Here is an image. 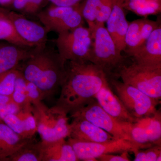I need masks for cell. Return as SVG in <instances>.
I'll return each mask as SVG.
<instances>
[{
    "label": "cell",
    "mask_w": 161,
    "mask_h": 161,
    "mask_svg": "<svg viewBox=\"0 0 161 161\" xmlns=\"http://www.w3.org/2000/svg\"><path fill=\"white\" fill-rule=\"evenodd\" d=\"M66 73L56 105L69 114L95 98L108 82L106 75L89 61H68Z\"/></svg>",
    "instance_id": "6da1fadb"
},
{
    "label": "cell",
    "mask_w": 161,
    "mask_h": 161,
    "mask_svg": "<svg viewBox=\"0 0 161 161\" xmlns=\"http://www.w3.org/2000/svg\"><path fill=\"white\" fill-rule=\"evenodd\" d=\"M47 44L35 47L30 56L17 68L27 81L38 87L43 99L51 98L56 94L66 73V62L58 51Z\"/></svg>",
    "instance_id": "7a4b0ae2"
},
{
    "label": "cell",
    "mask_w": 161,
    "mask_h": 161,
    "mask_svg": "<svg viewBox=\"0 0 161 161\" xmlns=\"http://www.w3.org/2000/svg\"><path fill=\"white\" fill-rule=\"evenodd\" d=\"M89 30L93 42L88 61L102 70L108 79L112 78L117 70L125 63V58L115 45L104 23H95Z\"/></svg>",
    "instance_id": "3957f363"
},
{
    "label": "cell",
    "mask_w": 161,
    "mask_h": 161,
    "mask_svg": "<svg viewBox=\"0 0 161 161\" xmlns=\"http://www.w3.org/2000/svg\"><path fill=\"white\" fill-rule=\"evenodd\" d=\"M37 132L43 142L68 138L70 132L68 113L55 105L49 108L43 103L32 107Z\"/></svg>",
    "instance_id": "277c9868"
},
{
    "label": "cell",
    "mask_w": 161,
    "mask_h": 161,
    "mask_svg": "<svg viewBox=\"0 0 161 161\" xmlns=\"http://www.w3.org/2000/svg\"><path fill=\"white\" fill-rule=\"evenodd\" d=\"M112 78H120L124 83L136 88L151 98L161 100V67L146 66L134 62L129 65L125 63Z\"/></svg>",
    "instance_id": "5b68a950"
},
{
    "label": "cell",
    "mask_w": 161,
    "mask_h": 161,
    "mask_svg": "<svg viewBox=\"0 0 161 161\" xmlns=\"http://www.w3.org/2000/svg\"><path fill=\"white\" fill-rule=\"evenodd\" d=\"M69 114L71 118L80 117L86 119L116 138L132 142L130 131L133 123L119 120L109 115L100 106L95 98Z\"/></svg>",
    "instance_id": "8992f818"
},
{
    "label": "cell",
    "mask_w": 161,
    "mask_h": 161,
    "mask_svg": "<svg viewBox=\"0 0 161 161\" xmlns=\"http://www.w3.org/2000/svg\"><path fill=\"white\" fill-rule=\"evenodd\" d=\"M57 51L64 61H88L92 48V33L82 26L58 34L55 41Z\"/></svg>",
    "instance_id": "52a82bcc"
},
{
    "label": "cell",
    "mask_w": 161,
    "mask_h": 161,
    "mask_svg": "<svg viewBox=\"0 0 161 161\" xmlns=\"http://www.w3.org/2000/svg\"><path fill=\"white\" fill-rule=\"evenodd\" d=\"M119 98L130 114L136 119L151 116L157 112L160 101L151 98L136 88L117 78H108Z\"/></svg>",
    "instance_id": "ba28073f"
},
{
    "label": "cell",
    "mask_w": 161,
    "mask_h": 161,
    "mask_svg": "<svg viewBox=\"0 0 161 161\" xmlns=\"http://www.w3.org/2000/svg\"><path fill=\"white\" fill-rule=\"evenodd\" d=\"M36 17L47 32H54L58 34L82 26L84 21L79 4L69 6L52 4L40 12Z\"/></svg>",
    "instance_id": "9c48e42d"
},
{
    "label": "cell",
    "mask_w": 161,
    "mask_h": 161,
    "mask_svg": "<svg viewBox=\"0 0 161 161\" xmlns=\"http://www.w3.org/2000/svg\"><path fill=\"white\" fill-rule=\"evenodd\" d=\"M78 160L98 161V157L106 154L122 153L125 151L134 152L138 149L147 148L145 146L123 139L102 143L85 142L68 137Z\"/></svg>",
    "instance_id": "30bf717a"
},
{
    "label": "cell",
    "mask_w": 161,
    "mask_h": 161,
    "mask_svg": "<svg viewBox=\"0 0 161 161\" xmlns=\"http://www.w3.org/2000/svg\"><path fill=\"white\" fill-rule=\"evenodd\" d=\"M4 11L22 39L34 47L46 45L47 34L45 27L40 23L27 19L26 16L4 8Z\"/></svg>",
    "instance_id": "8fae6325"
},
{
    "label": "cell",
    "mask_w": 161,
    "mask_h": 161,
    "mask_svg": "<svg viewBox=\"0 0 161 161\" xmlns=\"http://www.w3.org/2000/svg\"><path fill=\"white\" fill-rule=\"evenodd\" d=\"M127 55L138 64L161 67V25L141 46Z\"/></svg>",
    "instance_id": "7c38bea8"
},
{
    "label": "cell",
    "mask_w": 161,
    "mask_h": 161,
    "mask_svg": "<svg viewBox=\"0 0 161 161\" xmlns=\"http://www.w3.org/2000/svg\"><path fill=\"white\" fill-rule=\"evenodd\" d=\"M72 118L70 123V132L68 137L91 143L106 142L117 139L86 119L80 117Z\"/></svg>",
    "instance_id": "4fadbf2b"
},
{
    "label": "cell",
    "mask_w": 161,
    "mask_h": 161,
    "mask_svg": "<svg viewBox=\"0 0 161 161\" xmlns=\"http://www.w3.org/2000/svg\"><path fill=\"white\" fill-rule=\"evenodd\" d=\"M95 98L100 106L114 118L131 123L137 121L128 111L118 96L112 92L109 82L103 86Z\"/></svg>",
    "instance_id": "5bb4252c"
},
{
    "label": "cell",
    "mask_w": 161,
    "mask_h": 161,
    "mask_svg": "<svg viewBox=\"0 0 161 161\" xmlns=\"http://www.w3.org/2000/svg\"><path fill=\"white\" fill-rule=\"evenodd\" d=\"M124 0H113L112 11L107 20V29L121 52L126 49L125 37L129 26L123 6Z\"/></svg>",
    "instance_id": "9a60e30c"
},
{
    "label": "cell",
    "mask_w": 161,
    "mask_h": 161,
    "mask_svg": "<svg viewBox=\"0 0 161 161\" xmlns=\"http://www.w3.org/2000/svg\"><path fill=\"white\" fill-rule=\"evenodd\" d=\"M34 47H23L0 40V75L17 69L30 56Z\"/></svg>",
    "instance_id": "2e32d148"
},
{
    "label": "cell",
    "mask_w": 161,
    "mask_h": 161,
    "mask_svg": "<svg viewBox=\"0 0 161 161\" xmlns=\"http://www.w3.org/2000/svg\"><path fill=\"white\" fill-rule=\"evenodd\" d=\"M3 121L23 138L31 139L37 132L32 108L21 109L15 114L6 115Z\"/></svg>",
    "instance_id": "e0dca14e"
},
{
    "label": "cell",
    "mask_w": 161,
    "mask_h": 161,
    "mask_svg": "<svg viewBox=\"0 0 161 161\" xmlns=\"http://www.w3.org/2000/svg\"><path fill=\"white\" fill-rule=\"evenodd\" d=\"M41 161H77L76 153L70 144L63 138L52 142L40 141Z\"/></svg>",
    "instance_id": "ac0fdd59"
},
{
    "label": "cell",
    "mask_w": 161,
    "mask_h": 161,
    "mask_svg": "<svg viewBox=\"0 0 161 161\" xmlns=\"http://www.w3.org/2000/svg\"><path fill=\"white\" fill-rule=\"evenodd\" d=\"M31 139L23 138L3 121L0 122V161H8L10 156Z\"/></svg>",
    "instance_id": "d6986e66"
},
{
    "label": "cell",
    "mask_w": 161,
    "mask_h": 161,
    "mask_svg": "<svg viewBox=\"0 0 161 161\" xmlns=\"http://www.w3.org/2000/svg\"><path fill=\"white\" fill-rule=\"evenodd\" d=\"M135 123L143 129L150 143L161 145L160 110H157L151 116L137 119Z\"/></svg>",
    "instance_id": "ffe728a7"
},
{
    "label": "cell",
    "mask_w": 161,
    "mask_h": 161,
    "mask_svg": "<svg viewBox=\"0 0 161 161\" xmlns=\"http://www.w3.org/2000/svg\"><path fill=\"white\" fill-rule=\"evenodd\" d=\"M0 40L23 47H35L18 35L10 20L5 14L4 7L2 6H0Z\"/></svg>",
    "instance_id": "44dd1931"
},
{
    "label": "cell",
    "mask_w": 161,
    "mask_h": 161,
    "mask_svg": "<svg viewBox=\"0 0 161 161\" xmlns=\"http://www.w3.org/2000/svg\"><path fill=\"white\" fill-rule=\"evenodd\" d=\"M125 9L145 17L158 14L161 11V0H124Z\"/></svg>",
    "instance_id": "7402d4cb"
},
{
    "label": "cell",
    "mask_w": 161,
    "mask_h": 161,
    "mask_svg": "<svg viewBox=\"0 0 161 161\" xmlns=\"http://www.w3.org/2000/svg\"><path fill=\"white\" fill-rule=\"evenodd\" d=\"M41 147L40 142L32 139L19 148L7 161H41Z\"/></svg>",
    "instance_id": "603a6c76"
},
{
    "label": "cell",
    "mask_w": 161,
    "mask_h": 161,
    "mask_svg": "<svg viewBox=\"0 0 161 161\" xmlns=\"http://www.w3.org/2000/svg\"><path fill=\"white\" fill-rule=\"evenodd\" d=\"M142 19L134 20L129 23L125 37L127 55L134 51L141 45V25Z\"/></svg>",
    "instance_id": "cb8c5ba5"
},
{
    "label": "cell",
    "mask_w": 161,
    "mask_h": 161,
    "mask_svg": "<svg viewBox=\"0 0 161 161\" xmlns=\"http://www.w3.org/2000/svg\"><path fill=\"white\" fill-rule=\"evenodd\" d=\"M26 85L27 80L19 71V74L15 81L14 90L11 96L14 101L21 109L32 108V106L28 102L27 99Z\"/></svg>",
    "instance_id": "d4e9b609"
},
{
    "label": "cell",
    "mask_w": 161,
    "mask_h": 161,
    "mask_svg": "<svg viewBox=\"0 0 161 161\" xmlns=\"http://www.w3.org/2000/svg\"><path fill=\"white\" fill-rule=\"evenodd\" d=\"M103 0H83L79 4L80 13L90 29L95 24V20Z\"/></svg>",
    "instance_id": "484cf974"
},
{
    "label": "cell",
    "mask_w": 161,
    "mask_h": 161,
    "mask_svg": "<svg viewBox=\"0 0 161 161\" xmlns=\"http://www.w3.org/2000/svg\"><path fill=\"white\" fill-rule=\"evenodd\" d=\"M19 72L16 69L0 75V95L12 96Z\"/></svg>",
    "instance_id": "4316f807"
},
{
    "label": "cell",
    "mask_w": 161,
    "mask_h": 161,
    "mask_svg": "<svg viewBox=\"0 0 161 161\" xmlns=\"http://www.w3.org/2000/svg\"><path fill=\"white\" fill-rule=\"evenodd\" d=\"M133 153L134 161H161V145H153L145 150L138 149Z\"/></svg>",
    "instance_id": "83f0119b"
},
{
    "label": "cell",
    "mask_w": 161,
    "mask_h": 161,
    "mask_svg": "<svg viewBox=\"0 0 161 161\" xmlns=\"http://www.w3.org/2000/svg\"><path fill=\"white\" fill-rule=\"evenodd\" d=\"M160 25V19H158L157 21H152L146 18L142 19L141 25L140 46L149 38L153 31L155 30Z\"/></svg>",
    "instance_id": "f1b7e54d"
},
{
    "label": "cell",
    "mask_w": 161,
    "mask_h": 161,
    "mask_svg": "<svg viewBox=\"0 0 161 161\" xmlns=\"http://www.w3.org/2000/svg\"><path fill=\"white\" fill-rule=\"evenodd\" d=\"M26 95L28 102L32 106H36L42 103L43 97L38 87L32 82L27 81Z\"/></svg>",
    "instance_id": "f546056e"
},
{
    "label": "cell",
    "mask_w": 161,
    "mask_h": 161,
    "mask_svg": "<svg viewBox=\"0 0 161 161\" xmlns=\"http://www.w3.org/2000/svg\"><path fill=\"white\" fill-rule=\"evenodd\" d=\"M113 0H103L96 17L95 23H104L106 22L112 11Z\"/></svg>",
    "instance_id": "4dcf8cb0"
},
{
    "label": "cell",
    "mask_w": 161,
    "mask_h": 161,
    "mask_svg": "<svg viewBox=\"0 0 161 161\" xmlns=\"http://www.w3.org/2000/svg\"><path fill=\"white\" fill-rule=\"evenodd\" d=\"M49 3L48 0H30L27 5L24 15L36 16L41 10L44 9V7Z\"/></svg>",
    "instance_id": "1f68e13d"
},
{
    "label": "cell",
    "mask_w": 161,
    "mask_h": 161,
    "mask_svg": "<svg viewBox=\"0 0 161 161\" xmlns=\"http://www.w3.org/2000/svg\"><path fill=\"white\" fill-rule=\"evenodd\" d=\"M128 151L121 153L120 155H114L112 154H106L98 157L97 160L101 161H130L128 156Z\"/></svg>",
    "instance_id": "d6a6232c"
},
{
    "label": "cell",
    "mask_w": 161,
    "mask_h": 161,
    "mask_svg": "<svg viewBox=\"0 0 161 161\" xmlns=\"http://www.w3.org/2000/svg\"><path fill=\"white\" fill-rule=\"evenodd\" d=\"M21 108L13 100L3 109L0 110V119L3 121L6 115L15 114L19 112Z\"/></svg>",
    "instance_id": "836d02e7"
},
{
    "label": "cell",
    "mask_w": 161,
    "mask_h": 161,
    "mask_svg": "<svg viewBox=\"0 0 161 161\" xmlns=\"http://www.w3.org/2000/svg\"><path fill=\"white\" fill-rule=\"evenodd\" d=\"M30 0H13L10 9L24 14Z\"/></svg>",
    "instance_id": "e575fe53"
},
{
    "label": "cell",
    "mask_w": 161,
    "mask_h": 161,
    "mask_svg": "<svg viewBox=\"0 0 161 161\" xmlns=\"http://www.w3.org/2000/svg\"><path fill=\"white\" fill-rule=\"evenodd\" d=\"M52 5L58 6H76L83 0H48Z\"/></svg>",
    "instance_id": "d590c367"
},
{
    "label": "cell",
    "mask_w": 161,
    "mask_h": 161,
    "mask_svg": "<svg viewBox=\"0 0 161 161\" xmlns=\"http://www.w3.org/2000/svg\"><path fill=\"white\" fill-rule=\"evenodd\" d=\"M13 100L11 96L0 95V110L4 109Z\"/></svg>",
    "instance_id": "8d00e7d4"
},
{
    "label": "cell",
    "mask_w": 161,
    "mask_h": 161,
    "mask_svg": "<svg viewBox=\"0 0 161 161\" xmlns=\"http://www.w3.org/2000/svg\"><path fill=\"white\" fill-rule=\"evenodd\" d=\"M13 0H0V6L10 9Z\"/></svg>",
    "instance_id": "74e56055"
},
{
    "label": "cell",
    "mask_w": 161,
    "mask_h": 161,
    "mask_svg": "<svg viewBox=\"0 0 161 161\" xmlns=\"http://www.w3.org/2000/svg\"><path fill=\"white\" fill-rule=\"evenodd\" d=\"M2 120H1V119H0V122L2 121Z\"/></svg>",
    "instance_id": "f35d334b"
}]
</instances>
